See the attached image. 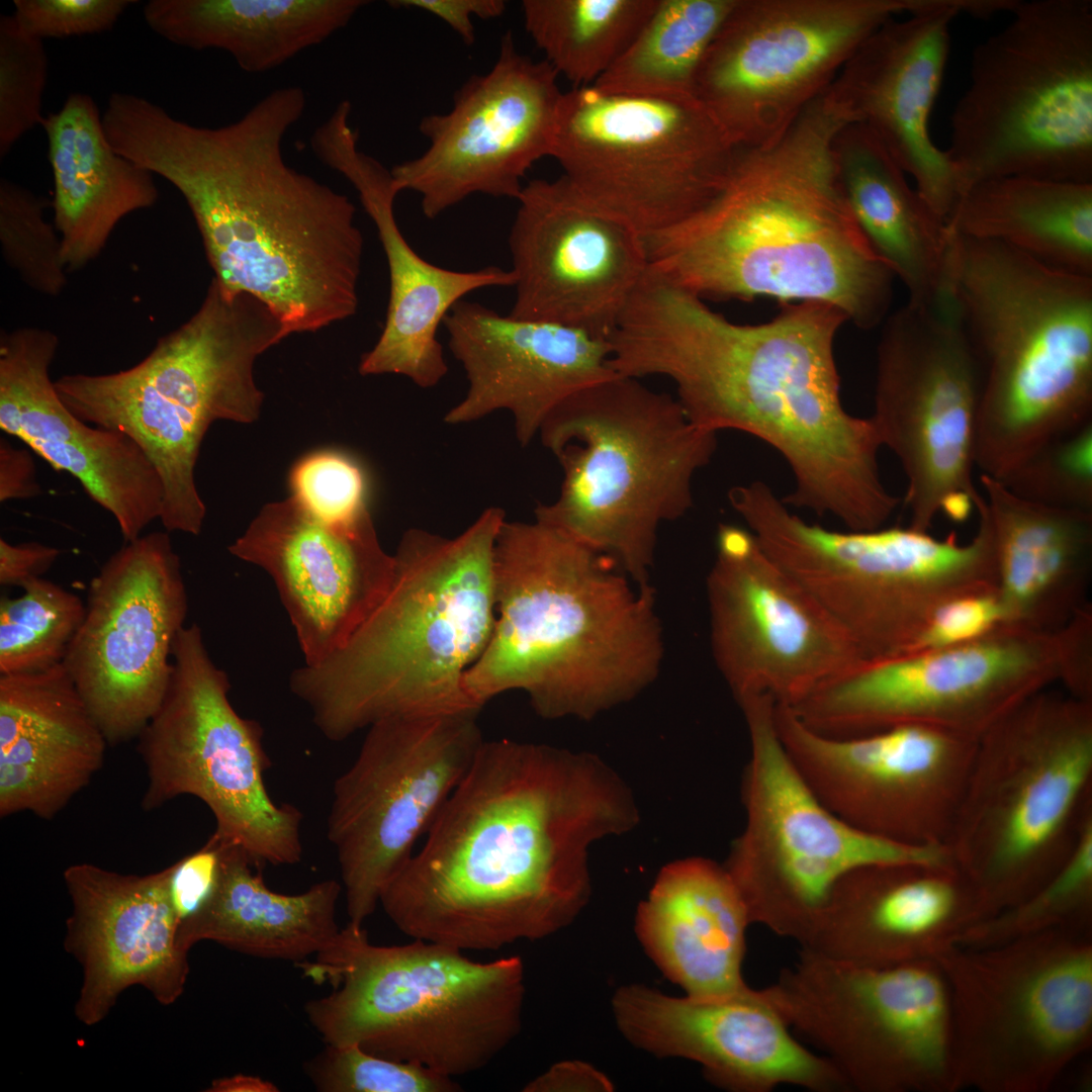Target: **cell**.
Masks as SVG:
<instances>
[{"instance_id": "6da1fadb", "label": "cell", "mask_w": 1092, "mask_h": 1092, "mask_svg": "<svg viewBox=\"0 0 1092 1092\" xmlns=\"http://www.w3.org/2000/svg\"><path fill=\"white\" fill-rule=\"evenodd\" d=\"M638 821L629 787L598 755L483 741L379 904L412 939L462 951L541 939L587 903L590 845Z\"/></svg>"}, {"instance_id": "7a4b0ae2", "label": "cell", "mask_w": 1092, "mask_h": 1092, "mask_svg": "<svg viewBox=\"0 0 1092 1092\" xmlns=\"http://www.w3.org/2000/svg\"><path fill=\"white\" fill-rule=\"evenodd\" d=\"M847 322L835 306L784 303L756 325L733 323L700 296L648 272L611 338L620 375L670 379L697 427L749 434L791 470L789 508L835 518L849 531L883 527L900 504L882 479L872 418L840 398L834 344Z\"/></svg>"}, {"instance_id": "3957f363", "label": "cell", "mask_w": 1092, "mask_h": 1092, "mask_svg": "<svg viewBox=\"0 0 1092 1092\" xmlns=\"http://www.w3.org/2000/svg\"><path fill=\"white\" fill-rule=\"evenodd\" d=\"M306 103L301 87L277 88L211 127L130 93L105 121L118 154L182 195L219 288L262 300L287 337L356 313L364 248L350 198L285 160Z\"/></svg>"}, {"instance_id": "277c9868", "label": "cell", "mask_w": 1092, "mask_h": 1092, "mask_svg": "<svg viewBox=\"0 0 1092 1092\" xmlns=\"http://www.w3.org/2000/svg\"><path fill=\"white\" fill-rule=\"evenodd\" d=\"M850 122L827 88L779 140L739 148L702 206L644 237L649 268L703 299L815 301L860 330L882 324L895 276L857 225L834 158Z\"/></svg>"}, {"instance_id": "5b68a950", "label": "cell", "mask_w": 1092, "mask_h": 1092, "mask_svg": "<svg viewBox=\"0 0 1092 1092\" xmlns=\"http://www.w3.org/2000/svg\"><path fill=\"white\" fill-rule=\"evenodd\" d=\"M494 626L464 688L479 707L525 692L541 717L589 720L656 678L655 589L539 520L503 523L493 554Z\"/></svg>"}, {"instance_id": "8992f818", "label": "cell", "mask_w": 1092, "mask_h": 1092, "mask_svg": "<svg viewBox=\"0 0 1092 1092\" xmlns=\"http://www.w3.org/2000/svg\"><path fill=\"white\" fill-rule=\"evenodd\" d=\"M505 512L485 509L462 533L410 529L390 585L349 641L290 676L292 693L331 741L390 717L480 711L464 675L495 621L494 544Z\"/></svg>"}, {"instance_id": "52a82bcc", "label": "cell", "mask_w": 1092, "mask_h": 1092, "mask_svg": "<svg viewBox=\"0 0 1092 1092\" xmlns=\"http://www.w3.org/2000/svg\"><path fill=\"white\" fill-rule=\"evenodd\" d=\"M947 272L982 373L975 467L1002 481L1092 423V276L952 232Z\"/></svg>"}, {"instance_id": "ba28073f", "label": "cell", "mask_w": 1092, "mask_h": 1092, "mask_svg": "<svg viewBox=\"0 0 1092 1092\" xmlns=\"http://www.w3.org/2000/svg\"><path fill=\"white\" fill-rule=\"evenodd\" d=\"M296 967L332 986L304 1007L326 1044L356 1045L455 1079L491 1064L521 1030L525 971L517 956L482 963L421 939L377 945L348 922Z\"/></svg>"}, {"instance_id": "9c48e42d", "label": "cell", "mask_w": 1092, "mask_h": 1092, "mask_svg": "<svg viewBox=\"0 0 1092 1092\" xmlns=\"http://www.w3.org/2000/svg\"><path fill=\"white\" fill-rule=\"evenodd\" d=\"M563 471L535 519L612 558L636 586L650 584L661 525L694 506V480L717 449L675 396L616 374L564 400L542 425Z\"/></svg>"}, {"instance_id": "30bf717a", "label": "cell", "mask_w": 1092, "mask_h": 1092, "mask_svg": "<svg viewBox=\"0 0 1092 1092\" xmlns=\"http://www.w3.org/2000/svg\"><path fill=\"white\" fill-rule=\"evenodd\" d=\"M1090 808L1092 702L1045 689L979 738L945 845L980 921L1060 870Z\"/></svg>"}, {"instance_id": "8fae6325", "label": "cell", "mask_w": 1092, "mask_h": 1092, "mask_svg": "<svg viewBox=\"0 0 1092 1092\" xmlns=\"http://www.w3.org/2000/svg\"><path fill=\"white\" fill-rule=\"evenodd\" d=\"M728 500L764 552L849 634L864 662L911 654L937 611L997 592L991 525L983 506L967 542L910 527L837 531L795 514L762 480Z\"/></svg>"}, {"instance_id": "7c38bea8", "label": "cell", "mask_w": 1092, "mask_h": 1092, "mask_svg": "<svg viewBox=\"0 0 1092 1092\" xmlns=\"http://www.w3.org/2000/svg\"><path fill=\"white\" fill-rule=\"evenodd\" d=\"M979 43L944 153L959 197L992 178L1092 183V1H1017Z\"/></svg>"}, {"instance_id": "4fadbf2b", "label": "cell", "mask_w": 1092, "mask_h": 1092, "mask_svg": "<svg viewBox=\"0 0 1092 1092\" xmlns=\"http://www.w3.org/2000/svg\"><path fill=\"white\" fill-rule=\"evenodd\" d=\"M949 990L957 1091L1046 1092L1092 1042V933L1056 929L932 958Z\"/></svg>"}, {"instance_id": "5bb4252c", "label": "cell", "mask_w": 1092, "mask_h": 1092, "mask_svg": "<svg viewBox=\"0 0 1092 1092\" xmlns=\"http://www.w3.org/2000/svg\"><path fill=\"white\" fill-rule=\"evenodd\" d=\"M736 701L750 745L741 784L745 825L724 867L751 923L802 945L817 926L832 889L848 872L888 862L952 866L945 844L889 841L835 816L788 756L776 728L775 699L750 694Z\"/></svg>"}, {"instance_id": "9a60e30c", "label": "cell", "mask_w": 1092, "mask_h": 1092, "mask_svg": "<svg viewBox=\"0 0 1092 1092\" xmlns=\"http://www.w3.org/2000/svg\"><path fill=\"white\" fill-rule=\"evenodd\" d=\"M172 657L165 698L138 737L148 778L143 808L196 797L213 815L209 839L216 844L242 849L259 869L299 862L302 813L270 797L263 728L234 709L229 676L212 661L198 625L180 629Z\"/></svg>"}, {"instance_id": "2e32d148", "label": "cell", "mask_w": 1092, "mask_h": 1092, "mask_svg": "<svg viewBox=\"0 0 1092 1092\" xmlns=\"http://www.w3.org/2000/svg\"><path fill=\"white\" fill-rule=\"evenodd\" d=\"M761 991L849 1090L957 1091L949 990L934 960L866 968L801 949Z\"/></svg>"}, {"instance_id": "e0dca14e", "label": "cell", "mask_w": 1092, "mask_h": 1092, "mask_svg": "<svg viewBox=\"0 0 1092 1092\" xmlns=\"http://www.w3.org/2000/svg\"><path fill=\"white\" fill-rule=\"evenodd\" d=\"M739 148L694 95L562 92L549 157L587 201L643 237L702 206Z\"/></svg>"}, {"instance_id": "ac0fdd59", "label": "cell", "mask_w": 1092, "mask_h": 1092, "mask_svg": "<svg viewBox=\"0 0 1092 1092\" xmlns=\"http://www.w3.org/2000/svg\"><path fill=\"white\" fill-rule=\"evenodd\" d=\"M982 373L951 294L898 308L877 346L874 412L882 444L906 478L910 528L961 521L981 491L973 477Z\"/></svg>"}, {"instance_id": "d6986e66", "label": "cell", "mask_w": 1092, "mask_h": 1092, "mask_svg": "<svg viewBox=\"0 0 1092 1092\" xmlns=\"http://www.w3.org/2000/svg\"><path fill=\"white\" fill-rule=\"evenodd\" d=\"M929 0H736L694 96L738 148L779 140L882 24Z\"/></svg>"}, {"instance_id": "ffe728a7", "label": "cell", "mask_w": 1092, "mask_h": 1092, "mask_svg": "<svg viewBox=\"0 0 1092 1092\" xmlns=\"http://www.w3.org/2000/svg\"><path fill=\"white\" fill-rule=\"evenodd\" d=\"M1058 679L1054 632L1001 624L962 645L862 662L789 707L832 738L922 725L979 739Z\"/></svg>"}, {"instance_id": "44dd1931", "label": "cell", "mask_w": 1092, "mask_h": 1092, "mask_svg": "<svg viewBox=\"0 0 1092 1092\" xmlns=\"http://www.w3.org/2000/svg\"><path fill=\"white\" fill-rule=\"evenodd\" d=\"M480 711L396 716L368 727L333 786L327 837L349 923L363 926L417 840L468 771L483 738Z\"/></svg>"}, {"instance_id": "7402d4cb", "label": "cell", "mask_w": 1092, "mask_h": 1092, "mask_svg": "<svg viewBox=\"0 0 1092 1092\" xmlns=\"http://www.w3.org/2000/svg\"><path fill=\"white\" fill-rule=\"evenodd\" d=\"M775 723L806 785L839 819L901 844H946L979 739L922 725L832 738L778 703Z\"/></svg>"}, {"instance_id": "603a6c76", "label": "cell", "mask_w": 1092, "mask_h": 1092, "mask_svg": "<svg viewBox=\"0 0 1092 1092\" xmlns=\"http://www.w3.org/2000/svg\"><path fill=\"white\" fill-rule=\"evenodd\" d=\"M168 533L141 535L105 561L63 660L110 745L139 737L170 684L188 604Z\"/></svg>"}, {"instance_id": "cb8c5ba5", "label": "cell", "mask_w": 1092, "mask_h": 1092, "mask_svg": "<svg viewBox=\"0 0 1092 1092\" xmlns=\"http://www.w3.org/2000/svg\"><path fill=\"white\" fill-rule=\"evenodd\" d=\"M715 664L735 700L793 705L864 659L849 634L745 527L720 524L706 580Z\"/></svg>"}, {"instance_id": "d4e9b609", "label": "cell", "mask_w": 1092, "mask_h": 1092, "mask_svg": "<svg viewBox=\"0 0 1092 1092\" xmlns=\"http://www.w3.org/2000/svg\"><path fill=\"white\" fill-rule=\"evenodd\" d=\"M558 77L545 60L521 54L508 32L492 68L463 84L448 112L421 120L428 148L390 169L400 191L420 194L428 218L475 193L517 199L527 172L550 155Z\"/></svg>"}, {"instance_id": "484cf974", "label": "cell", "mask_w": 1092, "mask_h": 1092, "mask_svg": "<svg viewBox=\"0 0 1092 1092\" xmlns=\"http://www.w3.org/2000/svg\"><path fill=\"white\" fill-rule=\"evenodd\" d=\"M517 200L509 236L510 315L610 340L648 269L644 237L587 201L562 175L531 180Z\"/></svg>"}, {"instance_id": "4316f807", "label": "cell", "mask_w": 1092, "mask_h": 1092, "mask_svg": "<svg viewBox=\"0 0 1092 1092\" xmlns=\"http://www.w3.org/2000/svg\"><path fill=\"white\" fill-rule=\"evenodd\" d=\"M229 551L272 577L309 666L349 641L385 596L394 569L369 510L326 523L291 496L265 505Z\"/></svg>"}, {"instance_id": "83f0119b", "label": "cell", "mask_w": 1092, "mask_h": 1092, "mask_svg": "<svg viewBox=\"0 0 1092 1092\" xmlns=\"http://www.w3.org/2000/svg\"><path fill=\"white\" fill-rule=\"evenodd\" d=\"M617 1025L637 1048L697 1062L714 1084L736 1092H769L790 1084L816 1092L848 1087L823 1056L804 1048L761 990L673 997L643 985L619 989Z\"/></svg>"}, {"instance_id": "f1b7e54d", "label": "cell", "mask_w": 1092, "mask_h": 1092, "mask_svg": "<svg viewBox=\"0 0 1092 1092\" xmlns=\"http://www.w3.org/2000/svg\"><path fill=\"white\" fill-rule=\"evenodd\" d=\"M985 0H934L906 18H891L842 67L829 88L852 122L886 148L927 204L946 221L959 198L944 150L930 138L929 117L961 12L983 16Z\"/></svg>"}, {"instance_id": "f546056e", "label": "cell", "mask_w": 1092, "mask_h": 1092, "mask_svg": "<svg viewBox=\"0 0 1092 1092\" xmlns=\"http://www.w3.org/2000/svg\"><path fill=\"white\" fill-rule=\"evenodd\" d=\"M347 111H336L311 133L315 158L342 174L357 190L374 222L389 272V300L383 330L361 357V375H402L422 388L440 383L448 365L438 329L458 301L475 290L513 287V271L487 266L455 271L420 256L400 232L394 200L400 192L391 170L358 149Z\"/></svg>"}, {"instance_id": "4dcf8cb0", "label": "cell", "mask_w": 1092, "mask_h": 1092, "mask_svg": "<svg viewBox=\"0 0 1092 1092\" xmlns=\"http://www.w3.org/2000/svg\"><path fill=\"white\" fill-rule=\"evenodd\" d=\"M58 348L49 329L1 331L0 429L74 476L115 519L123 540L132 541L161 517V478L128 436L91 427L64 404L50 377Z\"/></svg>"}, {"instance_id": "1f68e13d", "label": "cell", "mask_w": 1092, "mask_h": 1092, "mask_svg": "<svg viewBox=\"0 0 1092 1092\" xmlns=\"http://www.w3.org/2000/svg\"><path fill=\"white\" fill-rule=\"evenodd\" d=\"M170 874L171 866L141 876L89 862L64 871L72 902L64 944L82 967L75 1015L83 1024L102 1021L132 986L162 1005L183 994L190 969L188 951L178 942Z\"/></svg>"}, {"instance_id": "d6a6232c", "label": "cell", "mask_w": 1092, "mask_h": 1092, "mask_svg": "<svg viewBox=\"0 0 1092 1092\" xmlns=\"http://www.w3.org/2000/svg\"><path fill=\"white\" fill-rule=\"evenodd\" d=\"M443 324L468 383L444 422L464 425L506 411L524 447L569 396L618 374L610 341L573 328L503 315L464 299Z\"/></svg>"}, {"instance_id": "836d02e7", "label": "cell", "mask_w": 1092, "mask_h": 1092, "mask_svg": "<svg viewBox=\"0 0 1092 1092\" xmlns=\"http://www.w3.org/2000/svg\"><path fill=\"white\" fill-rule=\"evenodd\" d=\"M980 917L956 867L873 863L845 874L801 949L866 968L932 959Z\"/></svg>"}, {"instance_id": "e575fe53", "label": "cell", "mask_w": 1092, "mask_h": 1092, "mask_svg": "<svg viewBox=\"0 0 1092 1092\" xmlns=\"http://www.w3.org/2000/svg\"><path fill=\"white\" fill-rule=\"evenodd\" d=\"M286 337L262 300L229 294L212 279L198 309L123 371L205 432L218 420L250 424L264 399L254 379L255 361Z\"/></svg>"}, {"instance_id": "d590c367", "label": "cell", "mask_w": 1092, "mask_h": 1092, "mask_svg": "<svg viewBox=\"0 0 1092 1092\" xmlns=\"http://www.w3.org/2000/svg\"><path fill=\"white\" fill-rule=\"evenodd\" d=\"M107 744L63 662L0 675V816L53 819L101 768Z\"/></svg>"}, {"instance_id": "8d00e7d4", "label": "cell", "mask_w": 1092, "mask_h": 1092, "mask_svg": "<svg viewBox=\"0 0 1092 1092\" xmlns=\"http://www.w3.org/2000/svg\"><path fill=\"white\" fill-rule=\"evenodd\" d=\"M1003 624L1053 633L1088 601L1092 512L1029 502L980 475Z\"/></svg>"}, {"instance_id": "74e56055", "label": "cell", "mask_w": 1092, "mask_h": 1092, "mask_svg": "<svg viewBox=\"0 0 1092 1092\" xmlns=\"http://www.w3.org/2000/svg\"><path fill=\"white\" fill-rule=\"evenodd\" d=\"M747 908L725 867L705 857L665 866L637 911L647 953L690 996L747 987L741 968Z\"/></svg>"}, {"instance_id": "f35d334b", "label": "cell", "mask_w": 1092, "mask_h": 1092, "mask_svg": "<svg viewBox=\"0 0 1092 1092\" xmlns=\"http://www.w3.org/2000/svg\"><path fill=\"white\" fill-rule=\"evenodd\" d=\"M41 126L53 176V223L64 265L74 272L100 255L122 218L153 207L159 189L153 173L110 145L89 94H69Z\"/></svg>"}, {"instance_id": "ab89813d", "label": "cell", "mask_w": 1092, "mask_h": 1092, "mask_svg": "<svg viewBox=\"0 0 1092 1092\" xmlns=\"http://www.w3.org/2000/svg\"><path fill=\"white\" fill-rule=\"evenodd\" d=\"M834 158L845 199L863 236L905 286L926 304L947 290L951 233L912 188L905 172L863 125L837 133Z\"/></svg>"}, {"instance_id": "60d3db41", "label": "cell", "mask_w": 1092, "mask_h": 1092, "mask_svg": "<svg viewBox=\"0 0 1092 1092\" xmlns=\"http://www.w3.org/2000/svg\"><path fill=\"white\" fill-rule=\"evenodd\" d=\"M217 846V885L204 907L179 925L182 948L189 951L195 943L209 940L252 957L296 965L315 956L339 933L336 912L342 884L325 880L299 894L277 893L267 887L261 870L254 872L256 867L242 849Z\"/></svg>"}, {"instance_id": "b9f144b4", "label": "cell", "mask_w": 1092, "mask_h": 1092, "mask_svg": "<svg viewBox=\"0 0 1092 1092\" xmlns=\"http://www.w3.org/2000/svg\"><path fill=\"white\" fill-rule=\"evenodd\" d=\"M366 0H150L149 28L194 51L229 54L240 69L274 70L345 28Z\"/></svg>"}, {"instance_id": "7bdbcfd3", "label": "cell", "mask_w": 1092, "mask_h": 1092, "mask_svg": "<svg viewBox=\"0 0 1092 1092\" xmlns=\"http://www.w3.org/2000/svg\"><path fill=\"white\" fill-rule=\"evenodd\" d=\"M64 404L78 419L118 431L143 450L164 490L161 523L167 532H201L206 508L195 482L205 435L180 412L130 380L122 370L66 374L55 380Z\"/></svg>"}, {"instance_id": "ee69618b", "label": "cell", "mask_w": 1092, "mask_h": 1092, "mask_svg": "<svg viewBox=\"0 0 1092 1092\" xmlns=\"http://www.w3.org/2000/svg\"><path fill=\"white\" fill-rule=\"evenodd\" d=\"M946 225L957 235L1000 242L1092 276V183L1026 176L984 180L958 198Z\"/></svg>"}, {"instance_id": "f6af8a7d", "label": "cell", "mask_w": 1092, "mask_h": 1092, "mask_svg": "<svg viewBox=\"0 0 1092 1092\" xmlns=\"http://www.w3.org/2000/svg\"><path fill=\"white\" fill-rule=\"evenodd\" d=\"M735 3L657 0L623 54L592 86L630 95H694L704 56Z\"/></svg>"}, {"instance_id": "bcb514c9", "label": "cell", "mask_w": 1092, "mask_h": 1092, "mask_svg": "<svg viewBox=\"0 0 1092 1092\" xmlns=\"http://www.w3.org/2000/svg\"><path fill=\"white\" fill-rule=\"evenodd\" d=\"M657 0H524L527 32L575 87L593 85L623 54Z\"/></svg>"}, {"instance_id": "7dc6e473", "label": "cell", "mask_w": 1092, "mask_h": 1092, "mask_svg": "<svg viewBox=\"0 0 1092 1092\" xmlns=\"http://www.w3.org/2000/svg\"><path fill=\"white\" fill-rule=\"evenodd\" d=\"M1056 929L1092 933V808L1060 870L1022 901L974 924L957 944L987 947Z\"/></svg>"}, {"instance_id": "c3c4849f", "label": "cell", "mask_w": 1092, "mask_h": 1092, "mask_svg": "<svg viewBox=\"0 0 1092 1092\" xmlns=\"http://www.w3.org/2000/svg\"><path fill=\"white\" fill-rule=\"evenodd\" d=\"M17 598L0 601V675L32 673L62 663L86 606L79 596L35 578Z\"/></svg>"}, {"instance_id": "681fc988", "label": "cell", "mask_w": 1092, "mask_h": 1092, "mask_svg": "<svg viewBox=\"0 0 1092 1092\" xmlns=\"http://www.w3.org/2000/svg\"><path fill=\"white\" fill-rule=\"evenodd\" d=\"M47 206L46 198L6 177L0 179L2 257L28 288L56 297L67 285L68 271L60 235L44 217Z\"/></svg>"}, {"instance_id": "f907efd6", "label": "cell", "mask_w": 1092, "mask_h": 1092, "mask_svg": "<svg viewBox=\"0 0 1092 1092\" xmlns=\"http://www.w3.org/2000/svg\"><path fill=\"white\" fill-rule=\"evenodd\" d=\"M999 482L1029 502L1092 512V423L1045 444Z\"/></svg>"}, {"instance_id": "816d5d0a", "label": "cell", "mask_w": 1092, "mask_h": 1092, "mask_svg": "<svg viewBox=\"0 0 1092 1092\" xmlns=\"http://www.w3.org/2000/svg\"><path fill=\"white\" fill-rule=\"evenodd\" d=\"M49 71L43 40L26 33L13 14L0 17V159L43 120Z\"/></svg>"}, {"instance_id": "f5cc1de1", "label": "cell", "mask_w": 1092, "mask_h": 1092, "mask_svg": "<svg viewBox=\"0 0 1092 1092\" xmlns=\"http://www.w3.org/2000/svg\"><path fill=\"white\" fill-rule=\"evenodd\" d=\"M321 1092H457L455 1079L416 1064L368 1053L356 1045L326 1044L305 1064Z\"/></svg>"}, {"instance_id": "db71d44e", "label": "cell", "mask_w": 1092, "mask_h": 1092, "mask_svg": "<svg viewBox=\"0 0 1092 1092\" xmlns=\"http://www.w3.org/2000/svg\"><path fill=\"white\" fill-rule=\"evenodd\" d=\"M291 497L326 523L349 522L369 510L366 478L348 455L334 450L310 453L289 472Z\"/></svg>"}, {"instance_id": "11a10c76", "label": "cell", "mask_w": 1092, "mask_h": 1092, "mask_svg": "<svg viewBox=\"0 0 1092 1092\" xmlns=\"http://www.w3.org/2000/svg\"><path fill=\"white\" fill-rule=\"evenodd\" d=\"M134 0H14L20 27L41 40L109 31Z\"/></svg>"}, {"instance_id": "9f6ffc18", "label": "cell", "mask_w": 1092, "mask_h": 1092, "mask_svg": "<svg viewBox=\"0 0 1092 1092\" xmlns=\"http://www.w3.org/2000/svg\"><path fill=\"white\" fill-rule=\"evenodd\" d=\"M1001 624L1003 613L997 592L961 597L937 611L913 653L962 645Z\"/></svg>"}, {"instance_id": "6f0895ef", "label": "cell", "mask_w": 1092, "mask_h": 1092, "mask_svg": "<svg viewBox=\"0 0 1092 1092\" xmlns=\"http://www.w3.org/2000/svg\"><path fill=\"white\" fill-rule=\"evenodd\" d=\"M218 875L219 848L209 838L201 848L171 864L169 893L179 925L208 902Z\"/></svg>"}, {"instance_id": "680465c9", "label": "cell", "mask_w": 1092, "mask_h": 1092, "mask_svg": "<svg viewBox=\"0 0 1092 1092\" xmlns=\"http://www.w3.org/2000/svg\"><path fill=\"white\" fill-rule=\"evenodd\" d=\"M1059 679L1066 693L1092 702V605L1087 603L1054 632Z\"/></svg>"}, {"instance_id": "91938a15", "label": "cell", "mask_w": 1092, "mask_h": 1092, "mask_svg": "<svg viewBox=\"0 0 1092 1092\" xmlns=\"http://www.w3.org/2000/svg\"><path fill=\"white\" fill-rule=\"evenodd\" d=\"M388 4L396 8L422 9L436 15L468 46L475 40L471 17L495 18L500 16L506 8L503 0H391Z\"/></svg>"}, {"instance_id": "94428289", "label": "cell", "mask_w": 1092, "mask_h": 1092, "mask_svg": "<svg viewBox=\"0 0 1092 1092\" xmlns=\"http://www.w3.org/2000/svg\"><path fill=\"white\" fill-rule=\"evenodd\" d=\"M60 550L37 542L10 544L0 539V583L22 587L41 577L55 563Z\"/></svg>"}, {"instance_id": "6125c7cd", "label": "cell", "mask_w": 1092, "mask_h": 1092, "mask_svg": "<svg viewBox=\"0 0 1092 1092\" xmlns=\"http://www.w3.org/2000/svg\"><path fill=\"white\" fill-rule=\"evenodd\" d=\"M36 468L28 450L0 438V502L27 498L40 493Z\"/></svg>"}, {"instance_id": "be15d7a7", "label": "cell", "mask_w": 1092, "mask_h": 1092, "mask_svg": "<svg viewBox=\"0 0 1092 1092\" xmlns=\"http://www.w3.org/2000/svg\"><path fill=\"white\" fill-rule=\"evenodd\" d=\"M611 1084L589 1065L575 1061L554 1064L523 1089L526 1092L607 1090Z\"/></svg>"}, {"instance_id": "e7e4bbea", "label": "cell", "mask_w": 1092, "mask_h": 1092, "mask_svg": "<svg viewBox=\"0 0 1092 1092\" xmlns=\"http://www.w3.org/2000/svg\"><path fill=\"white\" fill-rule=\"evenodd\" d=\"M208 1092H274L277 1087L259 1077L238 1074L231 1077L215 1079L211 1082Z\"/></svg>"}]
</instances>
